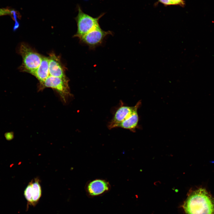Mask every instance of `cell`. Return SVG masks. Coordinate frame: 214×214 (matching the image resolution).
<instances>
[{
	"label": "cell",
	"mask_w": 214,
	"mask_h": 214,
	"mask_svg": "<svg viewBox=\"0 0 214 214\" xmlns=\"http://www.w3.org/2000/svg\"><path fill=\"white\" fill-rule=\"evenodd\" d=\"M182 207L186 214H214V199L200 188L191 193Z\"/></svg>",
	"instance_id": "obj_1"
},
{
	"label": "cell",
	"mask_w": 214,
	"mask_h": 214,
	"mask_svg": "<svg viewBox=\"0 0 214 214\" xmlns=\"http://www.w3.org/2000/svg\"><path fill=\"white\" fill-rule=\"evenodd\" d=\"M19 51L23 60L21 70L31 74L40 65L43 57L24 43L20 45Z\"/></svg>",
	"instance_id": "obj_2"
},
{
	"label": "cell",
	"mask_w": 214,
	"mask_h": 214,
	"mask_svg": "<svg viewBox=\"0 0 214 214\" xmlns=\"http://www.w3.org/2000/svg\"><path fill=\"white\" fill-rule=\"evenodd\" d=\"M78 8V14L75 18L77 23V30L75 36L80 38L99 26V19L104 14H101L97 18H94L84 12L79 6Z\"/></svg>",
	"instance_id": "obj_3"
},
{
	"label": "cell",
	"mask_w": 214,
	"mask_h": 214,
	"mask_svg": "<svg viewBox=\"0 0 214 214\" xmlns=\"http://www.w3.org/2000/svg\"><path fill=\"white\" fill-rule=\"evenodd\" d=\"M112 32L102 30L100 26L91 30L80 38L82 42L87 45L90 49H94L101 45L105 38Z\"/></svg>",
	"instance_id": "obj_4"
},
{
	"label": "cell",
	"mask_w": 214,
	"mask_h": 214,
	"mask_svg": "<svg viewBox=\"0 0 214 214\" xmlns=\"http://www.w3.org/2000/svg\"><path fill=\"white\" fill-rule=\"evenodd\" d=\"M119 107L115 112L114 115L108 124V128L111 129L117 127V125L129 116L134 111L139 108L141 102L139 101L133 106H125L121 101Z\"/></svg>",
	"instance_id": "obj_5"
},
{
	"label": "cell",
	"mask_w": 214,
	"mask_h": 214,
	"mask_svg": "<svg viewBox=\"0 0 214 214\" xmlns=\"http://www.w3.org/2000/svg\"><path fill=\"white\" fill-rule=\"evenodd\" d=\"M45 87L51 88L59 93L65 101L70 93L66 78L49 75L42 84Z\"/></svg>",
	"instance_id": "obj_6"
},
{
	"label": "cell",
	"mask_w": 214,
	"mask_h": 214,
	"mask_svg": "<svg viewBox=\"0 0 214 214\" xmlns=\"http://www.w3.org/2000/svg\"><path fill=\"white\" fill-rule=\"evenodd\" d=\"M110 188L109 183L106 181L97 179L91 181L87 184L86 190L89 195L95 196L106 192Z\"/></svg>",
	"instance_id": "obj_7"
},
{
	"label": "cell",
	"mask_w": 214,
	"mask_h": 214,
	"mask_svg": "<svg viewBox=\"0 0 214 214\" xmlns=\"http://www.w3.org/2000/svg\"><path fill=\"white\" fill-rule=\"evenodd\" d=\"M48 59L49 75L66 78L61 64L57 57L52 54L50 55Z\"/></svg>",
	"instance_id": "obj_8"
},
{
	"label": "cell",
	"mask_w": 214,
	"mask_h": 214,
	"mask_svg": "<svg viewBox=\"0 0 214 214\" xmlns=\"http://www.w3.org/2000/svg\"><path fill=\"white\" fill-rule=\"evenodd\" d=\"M31 74L35 76L42 84L49 75L48 58L43 57L40 65Z\"/></svg>",
	"instance_id": "obj_9"
},
{
	"label": "cell",
	"mask_w": 214,
	"mask_h": 214,
	"mask_svg": "<svg viewBox=\"0 0 214 214\" xmlns=\"http://www.w3.org/2000/svg\"><path fill=\"white\" fill-rule=\"evenodd\" d=\"M138 108H136L129 116L118 124L117 127L134 131L138 126L139 122V117L137 111Z\"/></svg>",
	"instance_id": "obj_10"
},
{
	"label": "cell",
	"mask_w": 214,
	"mask_h": 214,
	"mask_svg": "<svg viewBox=\"0 0 214 214\" xmlns=\"http://www.w3.org/2000/svg\"><path fill=\"white\" fill-rule=\"evenodd\" d=\"M32 200L35 205L40 199L42 194V190L40 180L36 178L32 180Z\"/></svg>",
	"instance_id": "obj_11"
},
{
	"label": "cell",
	"mask_w": 214,
	"mask_h": 214,
	"mask_svg": "<svg viewBox=\"0 0 214 214\" xmlns=\"http://www.w3.org/2000/svg\"><path fill=\"white\" fill-rule=\"evenodd\" d=\"M24 196L29 204L34 205L32 200V182L29 183L24 191Z\"/></svg>",
	"instance_id": "obj_12"
},
{
	"label": "cell",
	"mask_w": 214,
	"mask_h": 214,
	"mask_svg": "<svg viewBox=\"0 0 214 214\" xmlns=\"http://www.w3.org/2000/svg\"><path fill=\"white\" fill-rule=\"evenodd\" d=\"M165 3L166 5H179L182 7L184 6L185 3L183 0H164Z\"/></svg>",
	"instance_id": "obj_13"
},
{
	"label": "cell",
	"mask_w": 214,
	"mask_h": 214,
	"mask_svg": "<svg viewBox=\"0 0 214 214\" xmlns=\"http://www.w3.org/2000/svg\"><path fill=\"white\" fill-rule=\"evenodd\" d=\"M12 13V11L9 9L6 8H0V16L10 15Z\"/></svg>",
	"instance_id": "obj_14"
},
{
	"label": "cell",
	"mask_w": 214,
	"mask_h": 214,
	"mask_svg": "<svg viewBox=\"0 0 214 214\" xmlns=\"http://www.w3.org/2000/svg\"><path fill=\"white\" fill-rule=\"evenodd\" d=\"M13 134L12 133H7L5 135V137L8 140H11L13 137Z\"/></svg>",
	"instance_id": "obj_15"
}]
</instances>
